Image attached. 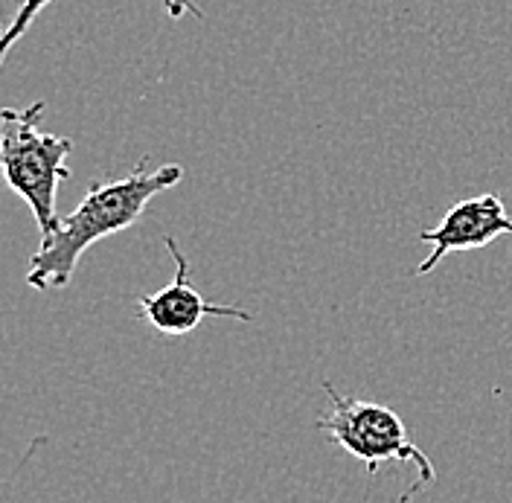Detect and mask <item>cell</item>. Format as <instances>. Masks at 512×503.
<instances>
[{
  "label": "cell",
  "mask_w": 512,
  "mask_h": 503,
  "mask_svg": "<svg viewBox=\"0 0 512 503\" xmlns=\"http://www.w3.org/2000/svg\"><path fill=\"white\" fill-rule=\"evenodd\" d=\"M181 178L184 169L178 163H163L149 169L143 160L131 175L120 181L91 184L88 195L76 204V210L64 216L59 230L44 236L41 248L32 253L27 285L38 291H50L70 283L79 259L91 245L128 230L134 221H140L155 195L178 187Z\"/></svg>",
  "instance_id": "1"
},
{
  "label": "cell",
  "mask_w": 512,
  "mask_h": 503,
  "mask_svg": "<svg viewBox=\"0 0 512 503\" xmlns=\"http://www.w3.org/2000/svg\"><path fill=\"white\" fill-rule=\"evenodd\" d=\"M41 114L44 102H32L24 111L6 108L0 114V166L9 189L32 210L44 239L62 224L56 198L59 187L70 178L67 158L73 152V140L44 134L38 128Z\"/></svg>",
  "instance_id": "2"
},
{
  "label": "cell",
  "mask_w": 512,
  "mask_h": 503,
  "mask_svg": "<svg viewBox=\"0 0 512 503\" xmlns=\"http://www.w3.org/2000/svg\"><path fill=\"white\" fill-rule=\"evenodd\" d=\"M329 396V413L318 419V428L338 442L350 457L361 460L367 472L376 474L382 463H411L419 472V486L434 483L437 472L428 460V454L411 440L402 416L396 410L379 402L355 399V396H341L332 381L320 384Z\"/></svg>",
  "instance_id": "3"
},
{
  "label": "cell",
  "mask_w": 512,
  "mask_h": 503,
  "mask_svg": "<svg viewBox=\"0 0 512 503\" xmlns=\"http://www.w3.org/2000/svg\"><path fill=\"white\" fill-rule=\"evenodd\" d=\"M507 233H512V216L498 195L486 192L463 198L448 210L437 227L419 230V242H428L431 253L419 262L416 277H428L448 253L478 251Z\"/></svg>",
  "instance_id": "4"
},
{
  "label": "cell",
  "mask_w": 512,
  "mask_h": 503,
  "mask_svg": "<svg viewBox=\"0 0 512 503\" xmlns=\"http://www.w3.org/2000/svg\"><path fill=\"white\" fill-rule=\"evenodd\" d=\"M163 245H166V251L172 253V259H175V277H172V283L166 285V288H160L155 294H146V297L137 300V315L146 317L155 332L181 338V335L195 332L204 317H227V320H242V323L254 320V315H248L245 309L219 306V303L204 300L195 291V285L190 283V259L178 248V242L172 236H166Z\"/></svg>",
  "instance_id": "5"
},
{
  "label": "cell",
  "mask_w": 512,
  "mask_h": 503,
  "mask_svg": "<svg viewBox=\"0 0 512 503\" xmlns=\"http://www.w3.org/2000/svg\"><path fill=\"white\" fill-rule=\"evenodd\" d=\"M53 0H24L21 3V9L15 12V18L6 24V32H3V38H0V62H6V56H9V50L24 38V32L30 30V24L38 18V12L44 9V6H50Z\"/></svg>",
  "instance_id": "6"
},
{
  "label": "cell",
  "mask_w": 512,
  "mask_h": 503,
  "mask_svg": "<svg viewBox=\"0 0 512 503\" xmlns=\"http://www.w3.org/2000/svg\"><path fill=\"white\" fill-rule=\"evenodd\" d=\"M163 9H166V15H169L172 21L184 18V15H192V18L204 21V12H201L192 0H163Z\"/></svg>",
  "instance_id": "7"
}]
</instances>
